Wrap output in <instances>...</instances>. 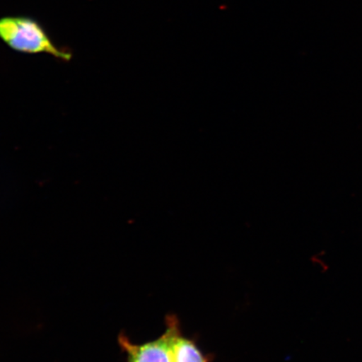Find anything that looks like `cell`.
Here are the masks:
<instances>
[{"label": "cell", "instance_id": "2", "mask_svg": "<svg viewBox=\"0 0 362 362\" xmlns=\"http://www.w3.org/2000/svg\"><path fill=\"white\" fill-rule=\"evenodd\" d=\"M180 328L177 318L170 315L167 317L165 333L153 341L135 344L120 334L119 344L126 362H175L174 339Z\"/></svg>", "mask_w": 362, "mask_h": 362}, {"label": "cell", "instance_id": "3", "mask_svg": "<svg viewBox=\"0 0 362 362\" xmlns=\"http://www.w3.org/2000/svg\"><path fill=\"white\" fill-rule=\"evenodd\" d=\"M175 362H208L196 342L183 336L180 328L174 339Z\"/></svg>", "mask_w": 362, "mask_h": 362}, {"label": "cell", "instance_id": "1", "mask_svg": "<svg viewBox=\"0 0 362 362\" xmlns=\"http://www.w3.org/2000/svg\"><path fill=\"white\" fill-rule=\"evenodd\" d=\"M0 40L13 51L23 54H47L69 62L71 53L58 47L42 23L26 16L0 18Z\"/></svg>", "mask_w": 362, "mask_h": 362}]
</instances>
